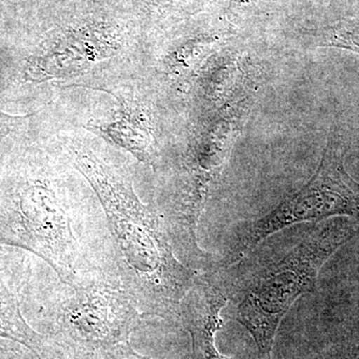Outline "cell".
I'll return each instance as SVG.
<instances>
[{"label": "cell", "instance_id": "cell-1", "mask_svg": "<svg viewBox=\"0 0 359 359\" xmlns=\"http://www.w3.org/2000/svg\"><path fill=\"white\" fill-rule=\"evenodd\" d=\"M72 160L102 205L113 261L142 314L179 316L197 273L177 257L163 216L142 204L129 180L91 151L74 149Z\"/></svg>", "mask_w": 359, "mask_h": 359}, {"label": "cell", "instance_id": "cell-2", "mask_svg": "<svg viewBox=\"0 0 359 359\" xmlns=\"http://www.w3.org/2000/svg\"><path fill=\"white\" fill-rule=\"evenodd\" d=\"M356 231L354 223L344 219L318 224L245 285L236 320L254 337L259 359H273V342L283 316L299 297L314 289L321 266Z\"/></svg>", "mask_w": 359, "mask_h": 359}, {"label": "cell", "instance_id": "cell-3", "mask_svg": "<svg viewBox=\"0 0 359 359\" xmlns=\"http://www.w3.org/2000/svg\"><path fill=\"white\" fill-rule=\"evenodd\" d=\"M46 311L61 334L91 348L124 341L144 316L114 264L94 266L72 282L61 283Z\"/></svg>", "mask_w": 359, "mask_h": 359}, {"label": "cell", "instance_id": "cell-4", "mask_svg": "<svg viewBox=\"0 0 359 359\" xmlns=\"http://www.w3.org/2000/svg\"><path fill=\"white\" fill-rule=\"evenodd\" d=\"M344 145L339 136L330 137L316 173L306 186L283 201L263 218L250 224L233 245L229 264L236 263L276 231L302 222L332 216L359 219V184L344 166Z\"/></svg>", "mask_w": 359, "mask_h": 359}, {"label": "cell", "instance_id": "cell-5", "mask_svg": "<svg viewBox=\"0 0 359 359\" xmlns=\"http://www.w3.org/2000/svg\"><path fill=\"white\" fill-rule=\"evenodd\" d=\"M228 301L216 276L205 275L196 278L182 302L178 316L192 335L194 351L200 359H229L215 344L217 332L223 327L221 311Z\"/></svg>", "mask_w": 359, "mask_h": 359}, {"label": "cell", "instance_id": "cell-6", "mask_svg": "<svg viewBox=\"0 0 359 359\" xmlns=\"http://www.w3.org/2000/svg\"><path fill=\"white\" fill-rule=\"evenodd\" d=\"M0 268V337L20 342L35 353H43V337L26 323L20 309V289Z\"/></svg>", "mask_w": 359, "mask_h": 359}, {"label": "cell", "instance_id": "cell-7", "mask_svg": "<svg viewBox=\"0 0 359 359\" xmlns=\"http://www.w3.org/2000/svg\"><path fill=\"white\" fill-rule=\"evenodd\" d=\"M332 44L359 52V26L353 30L337 32L332 39Z\"/></svg>", "mask_w": 359, "mask_h": 359}, {"label": "cell", "instance_id": "cell-8", "mask_svg": "<svg viewBox=\"0 0 359 359\" xmlns=\"http://www.w3.org/2000/svg\"><path fill=\"white\" fill-rule=\"evenodd\" d=\"M13 119L14 118L9 117L8 115L4 114L0 111V140L11 131V124Z\"/></svg>", "mask_w": 359, "mask_h": 359}, {"label": "cell", "instance_id": "cell-9", "mask_svg": "<svg viewBox=\"0 0 359 359\" xmlns=\"http://www.w3.org/2000/svg\"><path fill=\"white\" fill-rule=\"evenodd\" d=\"M6 250L2 249L1 245H0V268L6 266L4 262H6Z\"/></svg>", "mask_w": 359, "mask_h": 359}, {"label": "cell", "instance_id": "cell-10", "mask_svg": "<svg viewBox=\"0 0 359 359\" xmlns=\"http://www.w3.org/2000/svg\"><path fill=\"white\" fill-rule=\"evenodd\" d=\"M347 359H359V346L354 348L353 353L349 354L348 358Z\"/></svg>", "mask_w": 359, "mask_h": 359}]
</instances>
